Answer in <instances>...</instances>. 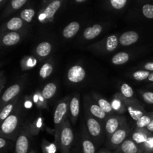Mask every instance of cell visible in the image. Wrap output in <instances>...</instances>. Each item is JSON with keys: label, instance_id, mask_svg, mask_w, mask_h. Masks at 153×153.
<instances>
[{"label": "cell", "instance_id": "obj_1", "mask_svg": "<svg viewBox=\"0 0 153 153\" xmlns=\"http://www.w3.org/2000/svg\"><path fill=\"white\" fill-rule=\"evenodd\" d=\"M60 146L62 153H68L73 141V133L69 126H64L61 130Z\"/></svg>", "mask_w": 153, "mask_h": 153}, {"label": "cell", "instance_id": "obj_2", "mask_svg": "<svg viewBox=\"0 0 153 153\" xmlns=\"http://www.w3.org/2000/svg\"><path fill=\"white\" fill-rule=\"evenodd\" d=\"M85 75H86V73L83 67L79 65H75L69 70L67 77L71 82L79 83L84 80Z\"/></svg>", "mask_w": 153, "mask_h": 153}, {"label": "cell", "instance_id": "obj_3", "mask_svg": "<svg viewBox=\"0 0 153 153\" xmlns=\"http://www.w3.org/2000/svg\"><path fill=\"white\" fill-rule=\"evenodd\" d=\"M128 131L126 128H122L118 129L116 132L114 133L110 139V146L112 149L118 147L126 140L127 137Z\"/></svg>", "mask_w": 153, "mask_h": 153}, {"label": "cell", "instance_id": "obj_4", "mask_svg": "<svg viewBox=\"0 0 153 153\" xmlns=\"http://www.w3.org/2000/svg\"><path fill=\"white\" fill-rule=\"evenodd\" d=\"M142 152L140 146L133 140H126L119 146L114 153H140Z\"/></svg>", "mask_w": 153, "mask_h": 153}, {"label": "cell", "instance_id": "obj_5", "mask_svg": "<svg viewBox=\"0 0 153 153\" xmlns=\"http://www.w3.org/2000/svg\"><path fill=\"white\" fill-rule=\"evenodd\" d=\"M18 124V118L16 115H10L1 124V131L5 134H10L16 129Z\"/></svg>", "mask_w": 153, "mask_h": 153}, {"label": "cell", "instance_id": "obj_6", "mask_svg": "<svg viewBox=\"0 0 153 153\" xmlns=\"http://www.w3.org/2000/svg\"><path fill=\"white\" fill-rule=\"evenodd\" d=\"M139 38V34L135 31H126L120 37V43L123 46H130L136 43Z\"/></svg>", "mask_w": 153, "mask_h": 153}, {"label": "cell", "instance_id": "obj_7", "mask_svg": "<svg viewBox=\"0 0 153 153\" xmlns=\"http://www.w3.org/2000/svg\"><path fill=\"white\" fill-rule=\"evenodd\" d=\"M67 103L66 102L59 103L55 109V114H54V123L56 125H58L61 123V121L64 119L66 113L67 111Z\"/></svg>", "mask_w": 153, "mask_h": 153}, {"label": "cell", "instance_id": "obj_8", "mask_svg": "<svg viewBox=\"0 0 153 153\" xmlns=\"http://www.w3.org/2000/svg\"><path fill=\"white\" fill-rule=\"evenodd\" d=\"M28 140L27 137L24 134L19 136L16 142L15 152L16 153H27L28 150Z\"/></svg>", "mask_w": 153, "mask_h": 153}, {"label": "cell", "instance_id": "obj_9", "mask_svg": "<svg viewBox=\"0 0 153 153\" xmlns=\"http://www.w3.org/2000/svg\"><path fill=\"white\" fill-rule=\"evenodd\" d=\"M102 27L99 24H96L92 27H88L84 31V37L87 40H92L100 35V33L102 32Z\"/></svg>", "mask_w": 153, "mask_h": 153}, {"label": "cell", "instance_id": "obj_10", "mask_svg": "<svg viewBox=\"0 0 153 153\" xmlns=\"http://www.w3.org/2000/svg\"><path fill=\"white\" fill-rule=\"evenodd\" d=\"M80 25L77 22H72L64 28L63 31V35L66 38H72L74 37L79 31Z\"/></svg>", "mask_w": 153, "mask_h": 153}, {"label": "cell", "instance_id": "obj_11", "mask_svg": "<svg viewBox=\"0 0 153 153\" xmlns=\"http://www.w3.org/2000/svg\"><path fill=\"white\" fill-rule=\"evenodd\" d=\"M20 91V87L19 85H13L9 87L2 95V100L4 102H8L14 98Z\"/></svg>", "mask_w": 153, "mask_h": 153}, {"label": "cell", "instance_id": "obj_12", "mask_svg": "<svg viewBox=\"0 0 153 153\" xmlns=\"http://www.w3.org/2000/svg\"><path fill=\"white\" fill-rule=\"evenodd\" d=\"M88 131L93 137H98L101 133V126L100 123L94 118H89L87 122Z\"/></svg>", "mask_w": 153, "mask_h": 153}, {"label": "cell", "instance_id": "obj_13", "mask_svg": "<svg viewBox=\"0 0 153 153\" xmlns=\"http://www.w3.org/2000/svg\"><path fill=\"white\" fill-rule=\"evenodd\" d=\"M120 124V122L119 120V118L116 117L110 118V119L106 122L105 124L106 132L108 134L112 135L114 133L116 132L118 130Z\"/></svg>", "mask_w": 153, "mask_h": 153}, {"label": "cell", "instance_id": "obj_14", "mask_svg": "<svg viewBox=\"0 0 153 153\" xmlns=\"http://www.w3.org/2000/svg\"><path fill=\"white\" fill-rule=\"evenodd\" d=\"M60 7H61V1L58 0L53 1L52 3H50L44 10V15L46 16V17L48 19L52 18Z\"/></svg>", "mask_w": 153, "mask_h": 153}, {"label": "cell", "instance_id": "obj_15", "mask_svg": "<svg viewBox=\"0 0 153 153\" xmlns=\"http://www.w3.org/2000/svg\"><path fill=\"white\" fill-rule=\"evenodd\" d=\"M20 40L19 34L16 32H10L4 36L2 42L6 46H13L16 44Z\"/></svg>", "mask_w": 153, "mask_h": 153}, {"label": "cell", "instance_id": "obj_16", "mask_svg": "<svg viewBox=\"0 0 153 153\" xmlns=\"http://www.w3.org/2000/svg\"><path fill=\"white\" fill-rule=\"evenodd\" d=\"M57 91L56 85L54 83H49L44 87L42 91V96L45 100H49L52 98L55 94Z\"/></svg>", "mask_w": 153, "mask_h": 153}, {"label": "cell", "instance_id": "obj_17", "mask_svg": "<svg viewBox=\"0 0 153 153\" xmlns=\"http://www.w3.org/2000/svg\"><path fill=\"white\" fill-rule=\"evenodd\" d=\"M51 50H52V46L48 42H43L40 43V44L37 46V49H36V52H37V55H40V57H46L50 53Z\"/></svg>", "mask_w": 153, "mask_h": 153}, {"label": "cell", "instance_id": "obj_18", "mask_svg": "<svg viewBox=\"0 0 153 153\" xmlns=\"http://www.w3.org/2000/svg\"><path fill=\"white\" fill-rule=\"evenodd\" d=\"M149 137V136L143 131H136L132 134V140L140 147L146 143Z\"/></svg>", "mask_w": 153, "mask_h": 153}, {"label": "cell", "instance_id": "obj_19", "mask_svg": "<svg viewBox=\"0 0 153 153\" xmlns=\"http://www.w3.org/2000/svg\"><path fill=\"white\" fill-rule=\"evenodd\" d=\"M129 59V55L126 52H119L112 58V63L115 65L126 64Z\"/></svg>", "mask_w": 153, "mask_h": 153}, {"label": "cell", "instance_id": "obj_20", "mask_svg": "<svg viewBox=\"0 0 153 153\" xmlns=\"http://www.w3.org/2000/svg\"><path fill=\"white\" fill-rule=\"evenodd\" d=\"M22 26V19L19 17H13L10 19L7 23V28L10 31H16Z\"/></svg>", "mask_w": 153, "mask_h": 153}, {"label": "cell", "instance_id": "obj_21", "mask_svg": "<svg viewBox=\"0 0 153 153\" xmlns=\"http://www.w3.org/2000/svg\"><path fill=\"white\" fill-rule=\"evenodd\" d=\"M70 113L73 117L76 118L79 114V100L77 97H73L70 103Z\"/></svg>", "mask_w": 153, "mask_h": 153}, {"label": "cell", "instance_id": "obj_22", "mask_svg": "<svg viewBox=\"0 0 153 153\" xmlns=\"http://www.w3.org/2000/svg\"><path fill=\"white\" fill-rule=\"evenodd\" d=\"M153 119V114H151L150 115H143L142 117L137 121H136L137 127L139 128H143L144 127H146Z\"/></svg>", "mask_w": 153, "mask_h": 153}, {"label": "cell", "instance_id": "obj_23", "mask_svg": "<svg viewBox=\"0 0 153 153\" xmlns=\"http://www.w3.org/2000/svg\"><path fill=\"white\" fill-rule=\"evenodd\" d=\"M118 39L115 35H111L108 37L106 40V49L109 52L115 50L117 47Z\"/></svg>", "mask_w": 153, "mask_h": 153}, {"label": "cell", "instance_id": "obj_24", "mask_svg": "<svg viewBox=\"0 0 153 153\" xmlns=\"http://www.w3.org/2000/svg\"><path fill=\"white\" fill-rule=\"evenodd\" d=\"M91 114L96 117L99 118V119H104L106 117V113L100 108V105H92L90 108Z\"/></svg>", "mask_w": 153, "mask_h": 153}, {"label": "cell", "instance_id": "obj_25", "mask_svg": "<svg viewBox=\"0 0 153 153\" xmlns=\"http://www.w3.org/2000/svg\"><path fill=\"white\" fill-rule=\"evenodd\" d=\"M128 113L130 116L132 117L133 120L137 121L140 117L144 115V113L142 110H140L138 108H134V106H128Z\"/></svg>", "mask_w": 153, "mask_h": 153}, {"label": "cell", "instance_id": "obj_26", "mask_svg": "<svg viewBox=\"0 0 153 153\" xmlns=\"http://www.w3.org/2000/svg\"><path fill=\"white\" fill-rule=\"evenodd\" d=\"M82 151L83 153H95V146L91 140L85 139L82 141Z\"/></svg>", "mask_w": 153, "mask_h": 153}, {"label": "cell", "instance_id": "obj_27", "mask_svg": "<svg viewBox=\"0 0 153 153\" xmlns=\"http://www.w3.org/2000/svg\"><path fill=\"white\" fill-rule=\"evenodd\" d=\"M52 70H53V67H52V64H49V63H46V64H43V67L40 68V77L43 78V79L48 77L49 76H50Z\"/></svg>", "mask_w": 153, "mask_h": 153}, {"label": "cell", "instance_id": "obj_28", "mask_svg": "<svg viewBox=\"0 0 153 153\" xmlns=\"http://www.w3.org/2000/svg\"><path fill=\"white\" fill-rule=\"evenodd\" d=\"M34 13H35V12H34V10H33V9L27 8L21 12L20 16L21 18H22V19H24L25 22H30L32 20V18L33 16H34Z\"/></svg>", "mask_w": 153, "mask_h": 153}, {"label": "cell", "instance_id": "obj_29", "mask_svg": "<svg viewBox=\"0 0 153 153\" xmlns=\"http://www.w3.org/2000/svg\"><path fill=\"white\" fill-rule=\"evenodd\" d=\"M140 148L142 152L153 153V136H149L146 143Z\"/></svg>", "mask_w": 153, "mask_h": 153}, {"label": "cell", "instance_id": "obj_30", "mask_svg": "<svg viewBox=\"0 0 153 153\" xmlns=\"http://www.w3.org/2000/svg\"><path fill=\"white\" fill-rule=\"evenodd\" d=\"M120 90L123 95L125 97H126V98H131V97H133V94H134L133 89L131 88V86H129V85H128V84H123L122 86H121L120 88Z\"/></svg>", "mask_w": 153, "mask_h": 153}, {"label": "cell", "instance_id": "obj_31", "mask_svg": "<svg viewBox=\"0 0 153 153\" xmlns=\"http://www.w3.org/2000/svg\"><path fill=\"white\" fill-rule=\"evenodd\" d=\"M99 105L100 106L102 109L104 111L105 113H111L113 110V106L111 105L110 102L107 101V100H104V99H100L98 101Z\"/></svg>", "mask_w": 153, "mask_h": 153}, {"label": "cell", "instance_id": "obj_32", "mask_svg": "<svg viewBox=\"0 0 153 153\" xmlns=\"http://www.w3.org/2000/svg\"><path fill=\"white\" fill-rule=\"evenodd\" d=\"M150 75L149 71H144V70H138L135 73H133V77L137 81H143L148 79L149 76Z\"/></svg>", "mask_w": 153, "mask_h": 153}, {"label": "cell", "instance_id": "obj_33", "mask_svg": "<svg viewBox=\"0 0 153 153\" xmlns=\"http://www.w3.org/2000/svg\"><path fill=\"white\" fill-rule=\"evenodd\" d=\"M13 107V104H9L7 105H6L5 107L3 108V110L1 111V114H0V120L4 121V120L7 119V118L10 116V113L11 112Z\"/></svg>", "mask_w": 153, "mask_h": 153}, {"label": "cell", "instance_id": "obj_34", "mask_svg": "<svg viewBox=\"0 0 153 153\" xmlns=\"http://www.w3.org/2000/svg\"><path fill=\"white\" fill-rule=\"evenodd\" d=\"M142 11H143V15H144L146 18H149V19H153L152 4H145V5H143V8H142Z\"/></svg>", "mask_w": 153, "mask_h": 153}, {"label": "cell", "instance_id": "obj_35", "mask_svg": "<svg viewBox=\"0 0 153 153\" xmlns=\"http://www.w3.org/2000/svg\"><path fill=\"white\" fill-rule=\"evenodd\" d=\"M112 7L115 9H121L126 5L127 0H110Z\"/></svg>", "mask_w": 153, "mask_h": 153}, {"label": "cell", "instance_id": "obj_36", "mask_svg": "<svg viewBox=\"0 0 153 153\" xmlns=\"http://www.w3.org/2000/svg\"><path fill=\"white\" fill-rule=\"evenodd\" d=\"M143 100L146 103L153 104V92H145L143 94Z\"/></svg>", "mask_w": 153, "mask_h": 153}, {"label": "cell", "instance_id": "obj_37", "mask_svg": "<svg viewBox=\"0 0 153 153\" xmlns=\"http://www.w3.org/2000/svg\"><path fill=\"white\" fill-rule=\"evenodd\" d=\"M27 0H12L11 6L13 9H19L26 2Z\"/></svg>", "mask_w": 153, "mask_h": 153}, {"label": "cell", "instance_id": "obj_38", "mask_svg": "<svg viewBox=\"0 0 153 153\" xmlns=\"http://www.w3.org/2000/svg\"><path fill=\"white\" fill-rule=\"evenodd\" d=\"M144 68L148 71H153V62L146 63L144 65Z\"/></svg>", "mask_w": 153, "mask_h": 153}, {"label": "cell", "instance_id": "obj_39", "mask_svg": "<svg viewBox=\"0 0 153 153\" xmlns=\"http://www.w3.org/2000/svg\"><path fill=\"white\" fill-rule=\"evenodd\" d=\"M146 128H147L148 131H150V132H153V119L150 122V123L146 126Z\"/></svg>", "mask_w": 153, "mask_h": 153}, {"label": "cell", "instance_id": "obj_40", "mask_svg": "<svg viewBox=\"0 0 153 153\" xmlns=\"http://www.w3.org/2000/svg\"><path fill=\"white\" fill-rule=\"evenodd\" d=\"M6 145V140L3 138H0V148L2 149Z\"/></svg>", "mask_w": 153, "mask_h": 153}, {"label": "cell", "instance_id": "obj_41", "mask_svg": "<svg viewBox=\"0 0 153 153\" xmlns=\"http://www.w3.org/2000/svg\"><path fill=\"white\" fill-rule=\"evenodd\" d=\"M99 153H112L111 152H110L109 150H108V149H102V150H100Z\"/></svg>", "mask_w": 153, "mask_h": 153}, {"label": "cell", "instance_id": "obj_42", "mask_svg": "<svg viewBox=\"0 0 153 153\" xmlns=\"http://www.w3.org/2000/svg\"><path fill=\"white\" fill-rule=\"evenodd\" d=\"M148 80L150 81V82H153V73H150V75L148 77Z\"/></svg>", "mask_w": 153, "mask_h": 153}, {"label": "cell", "instance_id": "obj_43", "mask_svg": "<svg viewBox=\"0 0 153 153\" xmlns=\"http://www.w3.org/2000/svg\"><path fill=\"white\" fill-rule=\"evenodd\" d=\"M76 1H77V2H82V1H86V0H76Z\"/></svg>", "mask_w": 153, "mask_h": 153}, {"label": "cell", "instance_id": "obj_44", "mask_svg": "<svg viewBox=\"0 0 153 153\" xmlns=\"http://www.w3.org/2000/svg\"><path fill=\"white\" fill-rule=\"evenodd\" d=\"M140 153H149V152H140Z\"/></svg>", "mask_w": 153, "mask_h": 153}, {"label": "cell", "instance_id": "obj_45", "mask_svg": "<svg viewBox=\"0 0 153 153\" xmlns=\"http://www.w3.org/2000/svg\"><path fill=\"white\" fill-rule=\"evenodd\" d=\"M3 1V0H0V1Z\"/></svg>", "mask_w": 153, "mask_h": 153}, {"label": "cell", "instance_id": "obj_46", "mask_svg": "<svg viewBox=\"0 0 153 153\" xmlns=\"http://www.w3.org/2000/svg\"><path fill=\"white\" fill-rule=\"evenodd\" d=\"M53 1H57V0H53Z\"/></svg>", "mask_w": 153, "mask_h": 153}]
</instances>
